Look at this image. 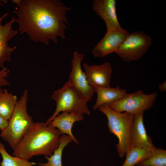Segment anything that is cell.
Here are the masks:
<instances>
[{
  "instance_id": "6da1fadb",
  "label": "cell",
  "mask_w": 166,
  "mask_h": 166,
  "mask_svg": "<svg viewBox=\"0 0 166 166\" xmlns=\"http://www.w3.org/2000/svg\"><path fill=\"white\" fill-rule=\"evenodd\" d=\"M19 9L15 21L20 33L26 34L32 40L45 45L52 40L57 43L59 36L65 39L69 24L68 12L71 8L59 0H13Z\"/></svg>"
},
{
  "instance_id": "7a4b0ae2",
  "label": "cell",
  "mask_w": 166,
  "mask_h": 166,
  "mask_svg": "<svg viewBox=\"0 0 166 166\" xmlns=\"http://www.w3.org/2000/svg\"><path fill=\"white\" fill-rule=\"evenodd\" d=\"M61 134L57 128L45 123L35 122L14 149L12 155L27 160L35 156H50L59 146Z\"/></svg>"
},
{
  "instance_id": "3957f363",
  "label": "cell",
  "mask_w": 166,
  "mask_h": 166,
  "mask_svg": "<svg viewBox=\"0 0 166 166\" xmlns=\"http://www.w3.org/2000/svg\"><path fill=\"white\" fill-rule=\"evenodd\" d=\"M28 91L25 89L17 101L7 126L1 130V136L14 149L34 123L27 111Z\"/></svg>"
},
{
  "instance_id": "277c9868",
  "label": "cell",
  "mask_w": 166,
  "mask_h": 166,
  "mask_svg": "<svg viewBox=\"0 0 166 166\" xmlns=\"http://www.w3.org/2000/svg\"><path fill=\"white\" fill-rule=\"evenodd\" d=\"M98 109L107 117L110 132L118 139L116 147L118 155L122 158L130 147V133L133 115L126 112H115L106 104L101 105Z\"/></svg>"
},
{
  "instance_id": "5b68a950",
  "label": "cell",
  "mask_w": 166,
  "mask_h": 166,
  "mask_svg": "<svg viewBox=\"0 0 166 166\" xmlns=\"http://www.w3.org/2000/svg\"><path fill=\"white\" fill-rule=\"evenodd\" d=\"M51 97L56 102V109L45 123L53 120L60 112L90 115L87 102L77 89L66 82L61 88L55 91Z\"/></svg>"
},
{
  "instance_id": "8992f818",
  "label": "cell",
  "mask_w": 166,
  "mask_h": 166,
  "mask_svg": "<svg viewBox=\"0 0 166 166\" xmlns=\"http://www.w3.org/2000/svg\"><path fill=\"white\" fill-rule=\"evenodd\" d=\"M157 92L147 94L141 90L127 94L121 99L108 105L113 110L126 112L133 115L144 112L152 106L157 97Z\"/></svg>"
},
{
  "instance_id": "52a82bcc",
  "label": "cell",
  "mask_w": 166,
  "mask_h": 166,
  "mask_svg": "<svg viewBox=\"0 0 166 166\" xmlns=\"http://www.w3.org/2000/svg\"><path fill=\"white\" fill-rule=\"evenodd\" d=\"M152 44L150 36L136 31L129 34L115 53L124 61H136L144 55Z\"/></svg>"
},
{
  "instance_id": "ba28073f",
  "label": "cell",
  "mask_w": 166,
  "mask_h": 166,
  "mask_svg": "<svg viewBox=\"0 0 166 166\" xmlns=\"http://www.w3.org/2000/svg\"><path fill=\"white\" fill-rule=\"evenodd\" d=\"M84 55L75 51L71 60V71L67 82L75 88L87 102L90 101L96 92L95 88L88 83L85 74L82 70L81 63Z\"/></svg>"
},
{
  "instance_id": "9c48e42d",
  "label": "cell",
  "mask_w": 166,
  "mask_h": 166,
  "mask_svg": "<svg viewBox=\"0 0 166 166\" xmlns=\"http://www.w3.org/2000/svg\"><path fill=\"white\" fill-rule=\"evenodd\" d=\"M129 34L124 28L106 32L93 48L92 54L95 57L103 58L108 54L115 53Z\"/></svg>"
},
{
  "instance_id": "30bf717a",
  "label": "cell",
  "mask_w": 166,
  "mask_h": 166,
  "mask_svg": "<svg viewBox=\"0 0 166 166\" xmlns=\"http://www.w3.org/2000/svg\"><path fill=\"white\" fill-rule=\"evenodd\" d=\"M92 7L93 10L104 21L107 32L123 28L117 17L115 0H94Z\"/></svg>"
},
{
  "instance_id": "8fae6325",
  "label": "cell",
  "mask_w": 166,
  "mask_h": 166,
  "mask_svg": "<svg viewBox=\"0 0 166 166\" xmlns=\"http://www.w3.org/2000/svg\"><path fill=\"white\" fill-rule=\"evenodd\" d=\"M83 67L87 82L91 86L110 87L112 69L109 62L94 65L84 63Z\"/></svg>"
},
{
  "instance_id": "7c38bea8",
  "label": "cell",
  "mask_w": 166,
  "mask_h": 166,
  "mask_svg": "<svg viewBox=\"0 0 166 166\" xmlns=\"http://www.w3.org/2000/svg\"><path fill=\"white\" fill-rule=\"evenodd\" d=\"M8 14L5 13L0 17V68L3 67L6 61H11V53L16 48V46L11 47L8 45V42L18 33V31L14 30L12 26L15 22V18L13 17L4 25L2 23Z\"/></svg>"
},
{
  "instance_id": "4fadbf2b",
  "label": "cell",
  "mask_w": 166,
  "mask_h": 166,
  "mask_svg": "<svg viewBox=\"0 0 166 166\" xmlns=\"http://www.w3.org/2000/svg\"><path fill=\"white\" fill-rule=\"evenodd\" d=\"M144 113L141 112L133 115L130 133V147H154L151 139L147 133L144 126Z\"/></svg>"
},
{
  "instance_id": "5bb4252c",
  "label": "cell",
  "mask_w": 166,
  "mask_h": 166,
  "mask_svg": "<svg viewBox=\"0 0 166 166\" xmlns=\"http://www.w3.org/2000/svg\"><path fill=\"white\" fill-rule=\"evenodd\" d=\"M82 115L63 112L47 124L57 128L61 134L65 133L68 134L72 140L78 144V142L72 133V128L75 122L81 121L84 119Z\"/></svg>"
},
{
  "instance_id": "9a60e30c",
  "label": "cell",
  "mask_w": 166,
  "mask_h": 166,
  "mask_svg": "<svg viewBox=\"0 0 166 166\" xmlns=\"http://www.w3.org/2000/svg\"><path fill=\"white\" fill-rule=\"evenodd\" d=\"M94 87L97 94V100L93 107L94 110L98 109L101 105H109L116 101L123 98L127 94L126 90L121 88L119 86L114 88L97 86Z\"/></svg>"
},
{
  "instance_id": "2e32d148",
  "label": "cell",
  "mask_w": 166,
  "mask_h": 166,
  "mask_svg": "<svg viewBox=\"0 0 166 166\" xmlns=\"http://www.w3.org/2000/svg\"><path fill=\"white\" fill-rule=\"evenodd\" d=\"M155 147H130L126 154V159L121 166H134L136 165L149 157Z\"/></svg>"
},
{
  "instance_id": "e0dca14e",
  "label": "cell",
  "mask_w": 166,
  "mask_h": 166,
  "mask_svg": "<svg viewBox=\"0 0 166 166\" xmlns=\"http://www.w3.org/2000/svg\"><path fill=\"white\" fill-rule=\"evenodd\" d=\"M16 96L6 89L0 95V115L5 119L10 118L17 101Z\"/></svg>"
},
{
  "instance_id": "ac0fdd59",
  "label": "cell",
  "mask_w": 166,
  "mask_h": 166,
  "mask_svg": "<svg viewBox=\"0 0 166 166\" xmlns=\"http://www.w3.org/2000/svg\"><path fill=\"white\" fill-rule=\"evenodd\" d=\"M60 144L58 148L53 152L50 157L45 156L47 160L46 163H38L41 166H62V155L63 149L70 142L72 139L69 136L63 134L59 137Z\"/></svg>"
},
{
  "instance_id": "d6986e66",
  "label": "cell",
  "mask_w": 166,
  "mask_h": 166,
  "mask_svg": "<svg viewBox=\"0 0 166 166\" xmlns=\"http://www.w3.org/2000/svg\"><path fill=\"white\" fill-rule=\"evenodd\" d=\"M0 153L2 158L1 166H33L36 164L34 162H30L19 157L11 156L6 151L4 145L1 142Z\"/></svg>"
},
{
  "instance_id": "ffe728a7",
  "label": "cell",
  "mask_w": 166,
  "mask_h": 166,
  "mask_svg": "<svg viewBox=\"0 0 166 166\" xmlns=\"http://www.w3.org/2000/svg\"><path fill=\"white\" fill-rule=\"evenodd\" d=\"M136 166H166V151L155 147L152 154Z\"/></svg>"
},
{
  "instance_id": "44dd1931",
  "label": "cell",
  "mask_w": 166,
  "mask_h": 166,
  "mask_svg": "<svg viewBox=\"0 0 166 166\" xmlns=\"http://www.w3.org/2000/svg\"><path fill=\"white\" fill-rule=\"evenodd\" d=\"M10 72L8 68L3 67L0 70V95L3 92V90L2 89L3 86L10 85V84L6 79L8 77V74Z\"/></svg>"
},
{
  "instance_id": "7402d4cb",
  "label": "cell",
  "mask_w": 166,
  "mask_h": 166,
  "mask_svg": "<svg viewBox=\"0 0 166 166\" xmlns=\"http://www.w3.org/2000/svg\"><path fill=\"white\" fill-rule=\"evenodd\" d=\"M8 121L7 120L0 115V129L2 130L8 125Z\"/></svg>"
},
{
  "instance_id": "603a6c76",
  "label": "cell",
  "mask_w": 166,
  "mask_h": 166,
  "mask_svg": "<svg viewBox=\"0 0 166 166\" xmlns=\"http://www.w3.org/2000/svg\"><path fill=\"white\" fill-rule=\"evenodd\" d=\"M159 87L161 91H164L166 90V81L163 83L159 85Z\"/></svg>"
}]
</instances>
